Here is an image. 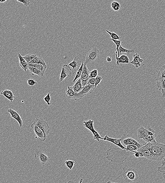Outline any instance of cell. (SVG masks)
I'll use <instances>...</instances> for the list:
<instances>
[{"label":"cell","mask_w":165,"mask_h":183,"mask_svg":"<svg viewBox=\"0 0 165 183\" xmlns=\"http://www.w3.org/2000/svg\"><path fill=\"white\" fill-rule=\"evenodd\" d=\"M138 151H131L128 149L119 148H112L106 151V158L109 161L114 163H121L126 161L130 156L134 155Z\"/></svg>","instance_id":"6da1fadb"},{"label":"cell","mask_w":165,"mask_h":183,"mask_svg":"<svg viewBox=\"0 0 165 183\" xmlns=\"http://www.w3.org/2000/svg\"><path fill=\"white\" fill-rule=\"evenodd\" d=\"M151 161H160L165 158V144L156 142L151 143Z\"/></svg>","instance_id":"7a4b0ae2"},{"label":"cell","mask_w":165,"mask_h":183,"mask_svg":"<svg viewBox=\"0 0 165 183\" xmlns=\"http://www.w3.org/2000/svg\"><path fill=\"white\" fill-rule=\"evenodd\" d=\"M122 174L124 180L127 182H133L137 181L139 178L138 172L135 169L124 167L123 169Z\"/></svg>","instance_id":"3957f363"},{"label":"cell","mask_w":165,"mask_h":183,"mask_svg":"<svg viewBox=\"0 0 165 183\" xmlns=\"http://www.w3.org/2000/svg\"><path fill=\"white\" fill-rule=\"evenodd\" d=\"M100 55V51L98 49L95 47L88 52L86 56V61L85 62L88 65L94 64L98 60Z\"/></svg>","instance_id":"277c9868"},{"label":"cell","mask_w":165,"mask_h":183,"mask_svg":"<svg viewBox=\"0 0 165 183\" xmlns=\"http://www.w3.org/2000/svg\"><path fill=\"white\" fill-rule=\"evenodd\" d=\"M86 57L84 54H79L74 57L73 60L69 64L72 67V69L73 74H75L81 67L83 62L86 61Z\"/></svg>","instance_id":"5b68a950"},{"label":"cell","mask_w":165,"mask_h":183,"mask_svg":"<svg viewBox=\"0 0 165 183\" xmlns=\"http://www.w3.org/2000/svg\"><path fill=\"white\" fill-rule=\"evenodd\" d=\"M95 88V85L88 84L86 85L80 92L75 93L73 97H68V98L69 99H74L76 100L77 99H82L85 96L91 93Z\"/></svg>","instance_id":"8992f818"},{"label":"cell","mask_w":165,"mask_h":183,"mask_svg":"<svg viewBox=\"0 0 165 183\" xmlns=\"http://www.w3.org/2000/svg\"><path fill=\"white\" fill-rule=\"evenodd\" d=\"M121 142L124 146H126L128 145H135L140 148L143 146L134 138L133 136L129 134H124L121 138Z\"/></svg>","instance_id":"52a82bcc"},{"label":"cell","mask_w":165,"mask_h":183,"mask_svg":"<svg viewBox=\"0 0 165 183\" xmlns=\"http://www.w3.org/2000/svg\"><path fill=\"white\" fill-rule=\"evenodd\" d=\"M33 123L37 125L41 130L44 134L45 137L46 138L50 132V127L47 122L46 121L44 118H36L35 121Z\"/></svg>","instance_id":"ba28073f"},{"label":"cell","mask_w":165,"mask_h":183,"mask_svg":"<svg viewBox=\"0 0 165 183\" xmlns=\"http://www.w3.org/2000/svg\"><path fill=\"white\" fill-rule=\"evenodd\" d=\"M34 157L38 161L40 162L43 165L47 163L50 160L49 156L38 149H36L34 153Z\"/></svg>","instance_id":"9c48e42d"},{"label":"cell","mask_w":165,"mask_h":183,"mask_svg":"<svg viewBox=\"0 0 165 183\" xmlns=\"http://www.w3.org/2000/svg\"><path fill=\"white\" fill-rule=\"evenodd\" d=\"M137 151L141 153L143 157L151 160L152 158V153L151 151V143L147 144L139 148Z\"/></svg>","instance_id":"30bf717a"},{"label":"cell","mask_w":165,"mask_h":183,"mask_svg":"<svg viewBox=\"0 0 165 183\" xmlns=\"http://www.w3.org/2000/svg\"><path fill=\"white\" fill-rule=\"evenodd\" d=\"M90 71L87 67L86 64L84 62L83 66V72L81 76V83L83 88L88 85V79H89Z\"/></svg>","instance_id":"8fae6325"},{"label":"cell","mask_w":165,"mask_h":183,"mask_svg":"<svg viewBox=\"0 0 165 183\" xmlns=\"http://www.w3.org/2000/svg\"><path fill=\"white\" fill-rule=\"evenodd\" d=\"M72 74V69L70 66L67 64H64L62 66V71L61 73L60 81L62 82L65 78L68 76L70 77Z\"/></svg>","instance_id":"7c38bea8"},{"label":"cell","mask_w":165,"mask_h":183,"mask_svg":"<svg viewBox=\"0 0 165 183\" xmlns=\"http://www.w3.org/2000/svg\"><path fill=\"white\" fill-rule=\"evenodd\" d=\"M31 127L34 131L36 135L39 138L40 141L44 142L46 140V138L45 137L44 132L39 126L33 123L31 125Z\"/></svg>","instance_id":"4fadbf2b"},{"label":"cell","mask_w":165,"mask_h":183,"mask_svg":"<svg viewBox=\"0 0 165 183\" xmlns=\"http://www.w3.org/2000/svg\"><path fill=\"white\" fill-rule=\"evenodd\" d=\"M104 140L112 143L113 144L119 146V148H121V149H128L123 145L122 143H121V138H113L109 137L107 135H106L105 136V137L104 138Z\"/></svg>","instance_id":"5bb4252c"},{"label":"cell","mask_w":165,"mask_h":183,"mask_svg":"<svg viewBox=\"0 0 165 183\" xmlns=\"http://www.w3.org/2000/svg\"><path fill=\"white\" fill-rule=\"evenodd\" d=\"M8 112L11 114V117L16 120L18 122L21 128H22L23 124V122L20 115L17 111H15L12 108H10L8 110Z\"/></svg>","instance_id":"9a60e30c"},{"label":"cell","mask_w":165,"mask_h":183,"mask_svg":"<svg viewBox=\"0 0 165 183\" xmlns=\"http://www.w3.org/2000/svg\"><path fill=\"white\" fill-rule=\"evenodd\" d=\"M133 60L130 64L134 65L136 69H139L141 66V63L144 61L143 59L140 58V55L138 53L133 55Z\"/></svg>","instance_id":"2e32d148"},{"label":"cell","mask_w":165,"mask_h":183,"mask_svg":"<svg viewBox=\"0 0 165 183\" xmlns=\"http://www.w3.org/2000/svg\"><path fill=\"white\" fill-rule=\"evenodd\" d=\"M165 79V64L164 65H159V68L156 78V82L161 81Z\"/></svg>","instance_id":"e0dca14e"},{"label":"cell","mask_w":165,"mask_h":183,"mask_svg":"<svg viewBox=\"0 0 165 183\" xmlns=\"http://www.w3.org/2000/svg\"><path fill=\"white\" fill-rule=\"evenodd\" d=\"M116 55V64L118 65H119V64H126L130 63L129 59L128 56L125 55H122L119 57H118L117 52H115Z\"/></svg>","instance_id":"ac0fdd59"},{"label":"cell","mask_w":165,"mask_h":183,"mask_svg":"<svg viewBox=\"0 0 165 183\" xmlns=\"http://www.w3.org/2000/svg\"><path fill=\"white\" fill-rule=\"evenodd\" d=\"M0 94L4 95L7 99L9 100L11 102H13L14 99L16 98L14 95H13V92L11 90H2L0 93Z\"/></svg>","instance_id":"d6986e66"},{"label":"cell","mask_w":165,"mask_h":183,"mask_svg":"<svg viewBox=\"0 0 165 183\" xmlns=\"http://www.w3.org/2000/svg\"><path fill=\"white\" fill-rule=\"evenodd\" d=\"M18 57L19 60V63H20V67L24 71H27L28 69L29 64L24 59L20 54H18Z\"/></svg>","instance_id":"ffe728a7"},{"label":"cell","mask_w":165,"mask_h":183,"mask_svg":"<svg viewBox=\"0 0 165 183\" xmlns=\"http://www.w3.org/2000/svg\"><path fill=\"white\" fill-rule=\"evenodd\" d=\"M156 83V86L158 89L161 92L162 97L165 98V79Z\"/></svg>","instance_id":"44dd1931"},{"label":"cell","mask_w":165,"mask_h":183,"mask_svg":"<svg viewBox=\"0 0 165 183\" xmlns=\"http://www.w3.org/2000/svg\"><path fill=\"white\" fill-rule=\"evenodd\" d=\"M138 137L139 139L143 140L147 136V131L145 127L142 126L137 130Z\"/></svg>","instance_id":"7402d4cb"},{"label":"cell","mask_w":165,"mask_h":183,"mask_svg":"<svg viewBox=\"0 0 165 183\" xmlns=\"http://www.w3.org/2000/svg\"><path fill=\"white\" fill-rule=\"evenodd\" d=\"M72 88L75 93H79L84 88L82 86L81 78L78 79L77 82L72 87Z\"/></svg>","instance_id":"603a6c76"},{"label":"cell","mask_w":165,"mask_h":183,"mask_svg":"<svg viewBox=\"0 0 165 183\" xmlns=\"http://www.w3.org/2000/svg\"><path fill=\"white\" fill-rule=\"evenodd\" d=\"M94 121L90 119L87 120L83 122V125L86 129H88L92 132L95 130L94 128L93 124Z\"/></svg>","instance_id":"cb8c5ba5"},{"label":"cell","mask_w":165,"mask_h":183,"mask_svg":"<svg viewBox=\"0 0 165 183\" xmlns=\"http://www.w3.org/2000/svg\"><path fill=\"white\" fill-rule=\"evenodd\" d=\"M29 64H41L45 66L46 64L44 61V59L41 57L36 56L33 60L28 63Z\"/></svg>","instance_id":"d4e9b609"},{"label":"cell","mask_w":165,"mask_h":183,"mask_svg":"<svg viewBox=\"0 0 165 183\" xmlns=\"http://www.w3.org/2000/svg\"><path fill=\"white\" fill-rule=\"evenodd\" d=\"M28 69L33 76L37 75L39 76H43L44 75L41 72V71L37 68L29 67Z\"/></svg>","instance_id":"484cf974"},{"label":"cell","mask_w":165,"mask_h":183,"mask_svg":"<svg viewBox=\"0 0 165 183\" xmlns=\"http://www.w3.org/2000/svg\"><path fill=\"white\" fill-rule=\"evenodd\" d=\"M29 67H32L37 68L40 70L44 75L46 71L47 66H45L41 64H29Z\"/></svg>","instance_id":"4316f807"},{"label":"cell","mask_w":165,"mask_h":183,"mask_svg":"<svg viewBox=\"0 0 165 183\" xmlns=\"http://www.w3.org/2000/svg\"><path fill=\"white\" fill-rule=\"evenodd\" d=\"M158 171L163 174V177L165 176V158L162 160L161 165L158 168Z\"/></svg>","instance_id":"83f0119b"},{"label":"cell","mask_w":165,"mask_h":183,"mask_svg":"<svg viewBox=\"0 0 165 183\" xmlns=\"http://www.w3.org/2000/svg\"><path fill=\"white\" fill-rule=\"evenodd\" d=\"M84 62H83L81 66V67H80L79 69L78 70L77 72L76 73V76H75V77L74 78V80H73V82H75L76 80L79 79V78H81V74H82V73L83 72V66H84Z\"/></svg>","instance_id":"f1b7e54d"},{"label":"cell","mask_w":165,"mask_h":183,"mask_svg":"<svg viewBox=\"0 0 165 183\" xmlns=\"http://www.w3.org/2000/svg\"><path fill=\"white\" fill-rule=\"evenodd\" d=\"M156 137V135L153 136H147L143 141L147 143H155L156 142L155 139Z\"/></svg>","instance_id":"f546056e"},{"label":"cell","mask_w":165,"mask_h":183,"mask_svg":"<svg viewBox=\"0 0 165 183\" xmlns=\"http://www.w3.org/2000/svg\"><path fill=\"white\" fill-rule=\"evenodd\" d=\"M111 40L114 43H115L116 46V51L117 52L118 57H120L119 54V47L121 45V40H114L113 39H111Z\"/></svg>","instance_id":"4dcf8cb0"},{"label":"cell","mask_w":165,"mask_h":183,"mask_svg":"<svg viewBox=\"0 0 165 183\" xmlns=\"http://www.w3.org/2000/svg\"><path fill=\"white\" fill-rule=\"evenodd\" d=\"M147 131V136H153L155 135V131L149 125L145 126Z\"/></svg>","instance_id":"1f68e13d"},{"label":"cell","mask_w":165,"mask_h":183,"mask_svg":"<svg viewBox=\"0 0 165 183\" xmlns=\"http://www.w3.org/2000/svg\"><path fill=\"white\" fill-rule=\"evenodd\" d=\"M119 54L120 55L121 53H126L128 54H129L130 53H133V52H134V49H126L123 48V47L121 46L119 47Z\"/></svg>","instance_id":"d6a6232c"},{"label":"cell","mask_w":165,"mask_h":183,"mask_svg":"<svg viewBox=\"0 0 165 183\" xmlns=\"http://www.w3.org/2000/svg\"><path fill=\"white\" fill-rule=\"evenodd\" d=\"M111 7L114 11H118L120 8L121 5L118 1H114L111 3Z\"/></svg>","instance_id":"836d02e7"},{"label":"cell","mask_w":165,"mask_h":183,"mask_svg":"<svg viewBox=\"0 0 165 183\" xmlns=\"http://www.w3.org/2000/svg\"><path fill=\"white\" fill-rule=\"evenodd\" d=\"M66 167L70 170H72L73 168L75 162L71 160H67L65 163Z\"/></svg>","instance_id":"e575fe53"},{"label":"cell","mask_w":165,"mask_h":183,"mask_svg":"<svg viewBox=\"0 0 165 183\" xmlns=\"http://www.w3.org/2000/svg\"><path fill=\"white\" fill-rule=\"evenodd\" d=\"M106 31V32L107 33H108L110 35L111 39H113L114 40H121V37L115 33L111 32L110 31L107 30Z\"/></svg>","instance_id":"d590c367"},{"label":"cell","mask_w":165,"mask_h":183,"mask_svg":"<svg viewBox=\"0 0 165 183\" xmlns=\"http://www.w3.org/2000/svg\"><path fill=\"white\" fill-rule=\"evenodd\" d=\"M92 133L93 134V138L95 139V140L98 141H100V139H103V140H104V138L100 136V134H99L98 132L96 131V130H95L93 132H92Z\"/></svg>","instance_id":"8d00e7d4"},{"label":"cell","mask_w":165,"mask_h":183,"mask_svg":"<svg viewBox=\"0 0 165 183\" xmlns=\"http://www.w3.org/2000/svg\"><path fill=\"white\" fill-rule=\"evenodd\" d=\"M68 90H66V94L68 97H72L75 95V93L72 87L68 86Z\"/></svg>","instance_id":"74e56055"},{"label":"cell","mask_w":165,"mask_h":183,"mask_svg":"<svg viewBox=\"0 0 165 183\" xmlns=\"http://www.w3.org/2000/svg\"><path fill=\"white\" fill-rule=\"evenodd\" d=\"M37 56V55L33 54H27L23 57L24 59L28 63L30 62Z\"/></svg>","instance_id":"f35d334b"},{"label":"cell","mask_w":165,"mask_h":183,"mask_svg":"<svg viewBox=\"0 0 165 183\" xmlns=\"http://www.w3.org/2000/svg\"><path fill=\"white\" fill-rule=\"evenodd\" d=\"M126 149L129 150L131 151H136L139 149V148L135 145H128L126 146Z\"/></svg>","instance_id":"ab89813d"},{"label":"cell","mask_w":165,"mask_h":183,"mask_svg":"<svg viewBox=\"0 0 165 183\" xmlns=\"http://www.w3.org/2000/svg\"><path fill=\"white\" fill-rule=\"evenodd\" d=\"M98 71L97 69L93 70L90 71L89 78H95L98 76Z\"/></svg>","instance_id":"60d3db41"},{"label":"cell","mask_w":165,"mask_h":183,"mask_svg":"<svg viewBox=\"0 0 165 183\" xmlns=\"http://www.w3.org/2000/svg\"><path fill=\"white\" fill-rule=\"evenodd\" d=\"M103 79V77L100 76H97V77L95 78V88H96L97 86L100 84V82Z\"/></svg>","instance_id":"b9f144b4"},{"label":"cell","mask_w":165,"mask_h":183,"mask_svg":"<svg viewBox=\"0 0 165 183\" xmlns=\"http://www.w3.org/2000/svg\"><path fill=\"white\" fill-rule=\"evenodd\" d=\"M44 100L46 102L48 105H50L51 104L50 103V100H51V97H50V95L49 93H48L47 95L43 98Z\"/></svg>","instance_id":"7bdbcfd3"},{"label":"cell","mask_w":165,"mask_h":183,"mask_svg":"<svg viewBox=\"0 0 165 183\" xmlns=\"http://www.w3.org/2000/svg\"><path fill=\"white\" fill-rule=\"evenodd\" d=\"M18 2L22 3L24 6H29L30 4L29 0H17Z\"/></svg>","instance_id":"ee69618b"},{"label":"cell","mask_w":165,"mask_h":183,"mask_svg":"<svg viewBox=\"0 0 165 183\" xmlns=\"http://www.w3.org/2000/svg\"><path fill=\"white\" fill-rule=\"evenodd\" d=\"M27 81L28 84L29 86H33L35 84H37V82L32 79H27Z\"/></svg>","instance_id":"f6af8a7d"},{"label":"cell","mask_w":165,"mask_h":183,"mask_svg":"<svg viewBox=\"0 0 165 183\" xmlns=\"http://www.w3.org/2000/svg\"><path fill=\"white\" fill-rule=\"evenodd\" d=\"M95 78H89L88 80V84L95 85Z\"/></svg>","instance_id":"bcb514c9"},{"label":"cell","mask_w":165,"mask_h":183,"mask_svg":"<svg viewBox=\"0 0 165 183\" xmlns=\"http://www.w3.org/2000/svg\"><path fill=\"white\" fill-rule=\"evenodd\" d=\"M107 62H112V57H107Z\"/></svg>","instance_id":"7dc6e473"},{"label":"cell","mask_w":165,"mask_h":183,"mask_svg":"<svg viewBox=\"0 0 165 183\" xmlns=\"http://www.w3.org/2000/svg\"><path fill=\"white\" fill-rule=\"evenodd\" d=\"M7 0H0V3H3L6 2Z\"/></svg>","instance_id":"c3c4849f"}]
</instances>
